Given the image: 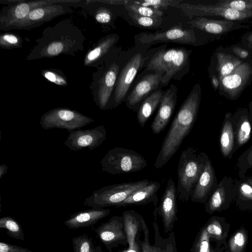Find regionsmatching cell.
<instances>
[{
  "label": "cell",
  "mask_w": 252,
  "mask_h": 252,
  "mask_svg": "<svg viewBox=\"0 0 252 252\" xmlns=\"http://www.w3.org/2000/svg\"><path fill=\"white\" fill-rule=\"evenodd\" d=\"M94 120L80 112L66 108H57L46 112L40 118L39 124L45 130L55 128L67 131L81 129Z\"/></svg>",
  "instance_id": "obj_6"
},
{
  "label": "cell",
  "mask_w": 252,
  "mask_h": 252,
  "mask_svg": "<svg viewBox=\"0 0 252 252\" xmlns=\"http://www.w3.org/2000/svg\"><path fill=\"white\" fill-rule=\"evenodd\" d=\"M177 7L190 19L204 16H218L230 21L242 20L252 18V10L240 11L235 9L215 5L181 3Z\"/></svg>",
  "instance_id": "obj_8"
},
{
  "label": "cell",
  "mask_w": 252,
  "mask_h": 252,
  "mask_svg": "<svg viewBox=\"0 0 252 252\" xmlns=\"http://www.w3.org/2000/svg\"><path fill=\"white\" fill-rule=\"evenodd\" d=\"M251 135V126L247 117H242L237 124L236 137L237 143L241 146L245 144Z\"/></svg>",
  "instance_id": "obj_31"
},
{
  "label": "cell",
  "mask_w": 252,
  "mask_h": 252,
  "mask_svg": "<svg viewBox=\"0 0 252 252\" xmlns=\"http://www.w3.org/2000/svg\"><path fill=\"white\" fill-rule=\"evenodd\" d=\"M164 92L161 89L154 91L148 96L141 103L137 111V120L142 127L159 106Z\"/></svg>",
  "instance_id": "obj_23"
},
{
  "label": "cell",
  "mask_w": 252,
  "mask_h": 252,
  "mask_svg": "<svg viewBox=\"0 0 252 252\" xmlns=\"http://www.w3.org/2000/svg\"><path fill=\"white\" fill-rule=\"evenodd\" d=\"M225 197V191L222 186L218 187L211 196L207 207L210 212L219 209L223 203Z\"/></svg>",
  "instance_id": "obj_33"
},
{
  "label": "cell",
  "mask_w": 252,
  "mask_h": 252,
  "mask_svg": "<svg viewBox=\"0 0 252 252\" xmlns=\"http://www.w3.org/2000/svg\"><path fill=\"white\" fill-rule=\"evenodd\" d=\"M248 159L249 163L252 166V151L250 153Z\"/></svg>",
  "instance_id": "obj_50"
},
{
  "label": "cell",
  "mask_w": 252,
  "mask_h": 252,
  "mask_svg": "<svg viewBox=\"0 0 252 252\" xmlns=\"http://www.w3.org/2000/svg\"><path fill=\"white\" fill-rule=\"evenodd\" d=\"M216 5L230 7L240 11L252 10V0H220Z\"/></svg>",
  "instance_id": "obj_35"
},
{
  "label": "cell",
  "mask_w": 252,
  "mask_h": 252,
  "mask_svg": "<svg viewBox=\"0 0 252 252\" xmlns=\"http://www.w3.org/2000/svg\"><path fill=\"white\" fill-rule=\"evenodd\" d=\"M119 66L113 63L105 73L100 83L96 103L101 110L109 108V101L119 76Z\"/></svg>",
  "instance_id": "obj_21"
},
{
  "label": "cell",
  "mask_w": 252,
  "mask_h": 252,
  "mask_svg": "<svg viewBox=\"0 0 252 252\" xmlns=\"http://www.w3.org/2000/svg\"><path fill=\"white\" fill-rule=\"evenodd\" d=\"M214 180V170L207 158L204 169L191 193V200L193 202H204L212 189Z\"/></svg>",
  "instance_id": "obj_19"
},
{
  "label": "cell",
  "mask_w": 252,
  "mask_h": 252,
  "mask_svg": "<svg viewBox=\"0 0 252 252\" xmlns=\"http://www.w3.org/2000/svg\"><path fill=\"white\" fill-rule=\"evenodd\" d=\"M0 228L7 230V235L16 240L25 241V235L22 228L19 222L10 216L0 219Z\"/></svg>",
  "instance_id": "obj_26"
},
{
  "label": "cell",
  "mask_w": 252,
  "mask_h": 252,
  "mask_svg": "<svg viewBox=\"0 0 252 252\" xmlns=\"http://www.w3.org/2000/svg\"><path fill=\"white\" fill-rule=\"evenodd\" d=\"M7 169L8 167L5 164H2L0 165V179L6 173Z\"/></svg>",
  "instance_id": "obj_48"
},
{
  "label": "cell",
  "mask_w": 252,
  "mask_h": 252,
  "mask_svg": "<svg viewBox=\"0 0 252 252\" xmlns=\"http://www.w3.org/2000/svg\"><path fill=\"white\" fill-rule=\"evenodd\" d=\"M210 236L205 227L202 229L195 242L193 252H214L211 248Z\"/></svg>",
  "instance_id": "obj_34"
},
{
  "label": "cell",
  "mask_w": 252,
  "mask_h": 252,
  "mask_svg": "<svg viewBox=\"0 0 252 252\" xmlns=\"http://www.w3.org/2000/svg\"><path fill=\"white\" fill-rule=\"evenodd\" d=\"M122 216L128 244V249L123 252H141L136 239L138 230L142 226L141 216L134 210H129L124 212Z\"/></svg>",
  "instance_id": "obj_22"
},
{
  "label": "cell",
  "mask_w": 252,
  "mask_h": 252,
  "mask_svg": "<svg viewBox=\"0 0 252 252\" xmlns=\"http://www.w3.org/2000/svg\"><path fill=\"white\" fill-rule=\"evenodd\" d=\"M191 53L185 48L161 49L151 58L147 70L164 72L161 85L166 86L171 80H180L188 72Z\"/></svg>",
  "instance_id": "obj_2"
},
{
  "label": "cell",
  "mask_w": 252,
  "mask_h": 252,
  "mask_svg": "<svg viewBox=\"0 0 252 252\" xmlns=\"http://www.w3.org/2000/svg\"><path fill=\"white\" fill-rule=\"evenodd\" d=\"M95 19L97 22L100 23H108L111 20V13L108 10H102L96 14Z\"/></svg>",
  "instance_id": "obj_40"
},
{
  "label": "cell",
  "mask_w": 252,
  "mask_h": 252,
  "mask_svg": "<svg viewBox=\"0 0 252 252\" xmlns=\"http://www.w3.org/2000/svg\"><path fill=\"white\" fill-rule=\"evenodd\" d=\"M247 39L249 43L252 46V33L248 36Z\"/></svg>",
  "instance_id": "obj_51"
},
{
  "label": "cell",
  "mask_w": 252,
  "mask_h": 252,
  "mask_svg": "<svg viewBox=\"0 0 252 252\" xmlns=\"http://www.w3.org/2000/svg\"><path fill=\"white\" fill-rule=\"evenodd\" d=\"M201 99V87L195 84L178 110L163 140L154 167L164 166L177 152L196 121Z\"/></svg>",
  "instance_id": "obj_1"
},
{
  "label": "cell",
  "mask_w": 252,
  "mask_h": 252,
  "mask_svg": "<svg viewBox=\"0 0 252 252\" xmlns=\"http://www.w3.org/2000/svg\"><path fill=\"white\" fill-rule=\"evenodd\" d=\"M102 170L112 175L141 170L147 166L145 158L136 151L122 147L109 150L100 161Z\"/></svg>",
  "instance_id": "obj_5"
},
{
  "label": "cell",
  "mask_w": 252,
  "mask_h": 252,
  "mask_svg": "<svg viewBox=\"0 0 252 252\" xmlns=\"http://www.w3.org/2000/svg\"><path fill=\"white\" fill-rule=\"evenodd\" d=\"M72 242L74 252H93L94 248L92 238L86 234L74 237Z\"/></svg>",
  "instance_id": "obj_30"
},
{
  "label": "cell",
  "mask_w": 252,
  "mask_h": 252,
  "mask_svg": "<svg viewBox=\"0 0 252 252\" xmlns=\"http://www.w3.org/2000/svg\"><path fill=\"white\" fill-rule=\"evenodd\" d=\"M252 77V66L242 63L231 74L220 81V91L231 98H237Z\"/></svg>",
  "instance_id": "obj_13"
},
{
  "label": "cell",
  "mask_w": 252,
  "mask_h": 252,
  "mask_svg": "<svg viewBox=\"0 0 252 252\" xmlns=\"http://www.w3.org/2000/svg\"><path fill=\"white\" fill-rule=\"evenodd\" d=\"M63 50V45L61 43H56L50 45L47 52L49 55H57Z\"/></svg>",
  "instance_id": "obj_42"
},
{
  "label": "cell",
  "mask_w": 252,
  "mask_h": 252,
  "mask_svg": "<svg viewBox=\"0 0 252 252\" xmlns=\"http://www.w3.org/2000/svg\"><path fill=\"white\" fill-rule=\"evenodd\" d=\"M149 182L148 179H143L103 187L94 190L90 196L86 198L84 205L96 209L110 206L118 207L132 192Z\"/></svg>",
  "instance_id": "obj_4"
},
{
  "label": "cell",
  "mask_w": 252,
  "mask_h": 252,
  "mask_svg": "<svg viewBox=\"0 0 252 252\" xmlns=\"http://www.w3.org/2000/svg\"><path fill=\"white\" fill-rule=\"evenodd\" d=\"M241 194L244 197L252 200V187L249 183H244L240 187Z\"/></svg>",
  "instance_id": "obj_41"
},
{
  "label": "cell",
  "mask_w": 252,
  "mask_h": 252,
  "mask_svg": "<svg viewBox=\"0 0 252 252\" xmlns=\"http://www.w3.org/2000/svg\"><path fill=\"white\" fill-rule=\"evenodd\" d=\"M2 39L11 44H16L18 40L17 37L11 34H5L2 37Z\"/></svg>",
  "instance_id": "obj_46"
},
{
  "label": "cell",
  "mask_w": 252,
  "mask_h": 252,
  "mask_svg": "<svg viewBox=\"0 0 252 252\" xmlns=\"http://www.w3.org/2000/svg\"><path fill=\"white\" fill-rule=\"evenodd\" d=\"M94 230L109 252L120 244L127 243L123 216L112 217L107 222L102 223Z\"/></svg>",
  "instance_id": "obj_11"
},
{
  "label": "cell",
  "mask_w": 252,
  "mask_h": 252,
  "mask_svg": "<svg viewBox=\"0 0 252 252\" xmlns=\"http://www.w3.org/2000/svg\"><path fill=\"white\" fill-rule=\"evenodd\" d=\"M248 182H249V184H250L252 187V180L249 179L248 180Z\"/></svg>",
  "instance_id": "obj_52"
},
{
  "label": "cell",
  "mask_w": 252,
  "mask_h": 252,
  "mask_svg": "<svg viewBox=\"0 0 252 252\" xmlns=\"http://www.w3.org/2000/svg\"><path fill=\"white\" fill-rule=\"evenodd\" d=\"M145 59L140 53L134 55L122 68L115 86L114 101L111 108L120 104L126 98L128 91Z\"/></svg>",
  "instance_id": "obj_10"
},
{
  "label": "cell",
  "mask_w": 252,
  "mask_h": 252,
  "mask_svg": "<svg viewBox=\"0 0 252 252\" xmlns=\"http://www.w3.org/2000/svg\"><path fill=\"white\" fill-rule=\"evenodd\" d=\"M30 12V6L26 3L17 5L14 10V16L17 19H22L28 15Z\"/></svg>",
  "instance_id": "obj_39"
},
{
  "label": "cell",
  "mask_w": 252,
  "mask_h": 252,
  "mask_svg": "<svg viewBox=\"0 0 252 252\" xmlns=\"http://www.w3.org/2000/svg\"><path fill=\"white\" fill-rule=\"evenodd\" d=\"M177 90L176 86L172 84L164 92L157 115L151 126L154 134L160 133L170 121L177 103Z\"/></svg>",
  "instance_id": "obj_15"
},
{
  "label": "cell",
  "mask_w": 252,
  "mask_h": 252,
  "mask_svg": "<svg viewBox=\"0 0 252 252\" xmlns=\"http://www.w3.org/2000/svg\"><path fill=\"white\" fill-rule=\"evenodd\" d=\"M217 58L218 78L220 81L242 63V61L235 56L221 52L217 53Z\"/></svg>",
  "instance_id": "obj_24"
},
{
  "label": "cell",
  "mask_w": 252,
  "mask_h": 252,
  "mask_svg": "<svg viewBox=\"0 0 252 252\" xmlns=\"http://www.w3.org/2000/svg\"><path fill=\"white\" fill-rule=\"evenodd\" d=\"M232 52L238 57L241 59H246L249 55L248 51L238 47H235L232 48Z\"/></svg>",
  "instance_id": "obj_45"
},
{
  "label": "cell",
  "mask_w": 252,
  "mask_h": 252,
  "mask_svg": "<svg viewBox=\"0 0 252 252\" xmlns=\"http://www.w3.org/2000/svg\"><path fill=\"white\" fill-rule=\"evenodd\" d=\"M110 213V209L92 208L73 214L64 223L72 229L92 226L108 216Z\"/></svg>",
  "instance_id": "obj_17"
},
{
  "label": "cell",
  "mask_w": 252,
  "mask_h": 252,
  "mask_svg": "<svg viewBox=\"0 0 252 252\" xmlns=\"http://www.w3.org/2000/svg\"><path fill=\"white\" fill-rule=\"evenodd\" d=\"M126 9L134 14L150 17H161L163 15L162 10H159L150 7L144 6L136 4L132 1H128L124 4Z\"/></svg>",
  "instance_id": "obj_28"
},
{
  "label": "cell",
  "mask_w": 252,
  "mask_h": 252,
  "mask_svg": "<svg viewBox=\"0 0 252 252\" xmlns=\"http://www.w3.org/2000/svg\"><path fill=\"white\" fill-rule=\"evenodd\" d=\"M144 239L141 242V252H176L174 235L171 233L168 238L163 239L159 234L158 227L156 222L153 223L155 231V242L151 245L149 242V231L146 224L141 216Z\"/></svg>",
  "instance_id": "obj_16"
},
{
  "label": "cell",
  "mask_w": 252,
  "mask_h": 252,
  "mask_svg": "<svg viewBox=\"0 0 252 252\" xmlns=\"http://www.w3.org/2000/svg\"><path fill=\"white\" fill-rule=\"evenodd\" d=\"M135 40L137 44L144 45H151L162 42L195 45L197 38L194 30L174 27L162 32L140 33L135 35Z\"/></svg>",
  "instance_id": "obj_7"
},
{
  "label": "cell",
  "mask_w": 252,
  "mask_h": 252,
  "mask_svg": "<svg viewBox=\"0 0 252 252\" xmlns=\"http://www.w3.org/2000/svg\"><path fill=\"white\" fill-rule=\"evenodd\" d=\"M205 154L189 147L181 153L178 165L177 198L187 201L204 169Z\"/></svg>",
  "instance_id": "obj_3"
},
{
  "label": "cell",
  "mask_w": 252,
  "mask_h": 252,
  "mask_svg": "<svg viewBox=\"0 0 252 252\" xmlns=\"http://www.w3.org/2000/svg\"><path fill=\"white\" fill-rule=\"evenodd\" d=\"M133 3L140 5L150 7L153 8L162 10L169 7H177L182 0H143L132 1Z\"/></svg>",
  "instance_id": "obj_29"
},
{
  "label": "cell",
  "mask_w": 252,
  "mask_h": 252,
  "mask_svg": "<svg viewBox=\"0 0 252 252\" xmlns=\"http://www.w3.org/2000/svg\"><path fill=\"white\" fill-rule=\"evenodd\" d=\"M160 183L157 181H150L145 186L132 192L118 207L129 205H144L152 202L156 207L158 201V192Z\"/></svg>",
  "instance_id": "obj_20"
},
{
  "label": "cell",
  "mask_w": 252,
  "mask_h": 252,
  "mask_svg": "<svg viewBox=\"0 0 252 252\" xmlns=\"http://www.w3.org/2000/svg\"><path fill=\"white\" fill-rule=\"evenodd\" d=\"M118 40V37L116 34L108 36L97 47L89 53L87 60L91 62L98 59L108 52L114 45Z\"/></svg>",
  "instance_id": "obj_27"
},
{
  "label": "cell",
  "mask_w": 252,
  "mask_h": 252,
  "mask_svg": "<svg viewBox=\"0 0 252 252\" xmlns=\"http://www.w3.org/2000/svg\"><path fill=\"white\" fill-rule=\"evenodd\" d=\"M212 85L215 90H217L220 87V80L215 75H213L211 78Z\"/></svg>",
  "instance_id": "obj_47"
},
{
  "label": "cell",
  "mask_w": 252,
  "mask_h": 252,
  "mask_svg": "<svg viewBox=\"0 0 252 252\" xmlns=\"http://www.w3.org/2000/svg\"><path fill=\"white\" fill-rule=\"evenodd\" d=\"M205 229L210 237L212 236L217 239H221L222 229L218 221H212L205 227Z\"/></svg>",
  "instance_id": "obj_37"
},
{
  "label": "cell",
  "mask_w": 252,
  "mask_h": 252,
  "mask_svg": "<svg viewBox=\"0 0 252 252\" xmlns=\"http://www.w3.org/2000/svg\"><path fill=\"white\" fill-rule=\"evenodd\" d=\"M45 12L43 8H36L33 9L28 14L29 19L31 20H38L43 17Z\"/></svg>",
  "instance_id": "obj_43"
},
{
  "label": "cell",
  "mask_w": 252,
  "mask_h": 252,
  "mask_svg": "<svg viewBox=\"0 0 252 252\" xmlns=\"http://www.w3.org/2000/svg\"><path fill=\"white\" fill-rule=\"evenodd\" d=\"M191 26L205 32L220 34L245 26L228 20H214L198 17L189 22Z\"/></svg>",
  "instance_id": "obj_18"
},
{
  "label": "cell",
  "mask_w": 252,
  "mask_h": 252,
  "mask_svg": "<svg viewBox=\"0 0 252 252\" xmlns=\"http://www.w3.org/2000/svg\"><path fill=\"white\" fill-rule=\"evenodd\" d=\"M246 236L242 230L236 233L230 239L229 248L231 252H242L245 246Z\"/></svg>",
  "instance_id": "obj_36"
},
{
  "label": "cell",
  "mask_w": 252,
  "mask_h": 252,
  "mask_svg": "<svg viewBox=\"0 0 252 252\" xmlns=\"http://www.w3.org/2000/svg\"><path fill=\"white\" fill-rule=\"evenodd\" d=\"M0 252H32V251L17 245L3 242H0Z\"/></svg>",
  "instance_id": "obj_38"
},
{
  "label": "cell",
  "mask_w": 252,
  "mask_h": 252,
  "mask_svg": "<svg viewBox=\"0 0 252 252\" xmlns=\"http://www.w3.org/2000/svg\"><path fill=\"white\" fill-rule=\"evenodd\" d=\"M164 74L163 72H155L144 76L127 96L126 106L137 111L142 101L161 85Z\"/></svg>",
  "instance_id": "obj_12"
},
{
  "label": "cell",
  "mask_w": 252,
  "mask_h": 252,
  "mask_svg": "<svg viewBox=\"0 0 252 252\" xmlns=\"http://www.w3.org/2000/svg\"><path fill=\"white\" fill-rule=\"evenodd\" d=\"M93 252H103L102 251L101 245H98L94 249Z\"/></svg>",
  "instance_id": "obj_49"
},
{
  "label": "cell",
  "mask_w": 252,
  "mask_h": 252,
  "mask_svg": "<svg viewBox=\"0 0 252 252\" xmlns=\"http://www.w3.org/2000/svg\"><path fill=\"white\" fill-rule=\"evenodd\" d=\"M68 132L64 144L70 151L75 152L85 148L92 150L100 146L106 138V130L102 125L91 129H79Z\"/></svg>",
  "instance_id": "obj_9"
},
{
  "label": "cell",
  "mask_w": 252,
  "mask_h": 252,
  "mask_svg": "<svg viewBox=\"0 0 252 252\" xmlns=\"http://www.w3.org/2000/svg\"><path fill=\"white\" fill-rule=\"evenodd\" d=\"M44 76L51 82L55 83L59 85H63L66 83L63 78L59 77L56 76V74L51 72H46L44 74Z\"/></svg>",
  "instance_id": "obj_44"
},
{
  "label": "cell",
  "mask_w": 252,
  "mask_h": 252,
  "mask_svg": "<svg viewBox=\"0 0 252 252\" xmlns=\"http://www.w3.org/2000/svg\"><path fill=\"white\" fill-rule=\"evenodd\" d=\"M177 187L171 178L167 181L158 208L156 210L162 218L164 231H171L177 219Z\"/></svg>",
  "instance_id": "obj_14"
},
{
  "label": "cell",
  "mask_w": 252,
  "mask_h": 252,
  "mask_svg": "<svg viewBox=\"0 0 252 252\" xmlns=\"http://www.w3.org/2000/svg\"><path fill=\"white\" fill-rule=\"evenodd\" d=\"M230 113H227L225 116L220 134V149L224 157L229 155L234 145V131L232 123L230 121Z\"/></svg>",
  "instance_id": "obj_25"
},
{
  "label": "cell",
  "mask_w": 252,
  "mask_h": 252,
  "mask_svg": "<svg viewBox=\"0 0 252 252\" xmlns=\"http://www.w3.org/2000/svg\"><path fill=\"white\" fill-rule=\"evenodd\" d=\"M128 13L136 25L144 28H157L161 24L163 20L161 17L156 18L143 16L130 12H128Z\"/></svg>",
  "instance_id": "obj_32"
}]
</instances>
